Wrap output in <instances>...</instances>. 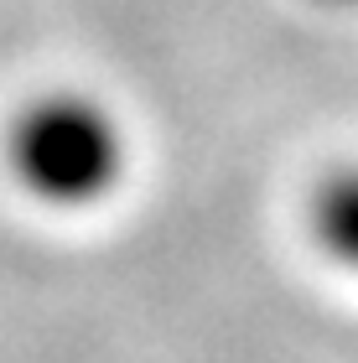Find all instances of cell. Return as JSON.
<instances>
[{
    "mask_svg": "<svg viewBox=\"0 0 358 363\" xmlns=\"http://www.w3.org/2000/svg\"><path fill=\"white\" fill-rule=\"evenodd\" d=\"M11 172L52 208H89L125 177V130L89 94H42L11 125Z\"/></svg>",
    "mask_w": 358,
    "mask_h": 363,
    "instance_id": "cell-1",
    "label": "cell"
},
{
    "mask_svg": "<svg viewBox=\"0 0 358 363\" xmlns=\"http://www.w3.org/2000/svg\"><path fill=\"white\" fill-rule=\"evenodd\" d=\"M312 239L332 265L358 275V167L332 172L312 197Z\"/></svg>",
    "mask_w": 358,
    "mask_h": 363,
    "instance_id": "cell-2",
    "label": "cell"
}]
</instances>
